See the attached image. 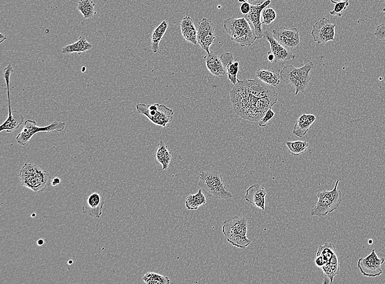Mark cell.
I'll return each instance as SVG.
<instances>
[{"mask_svg":"<svg viewBox=\"0 0 385 284\" xmlns=\"http://www.w3.org/2000/svg\"><path fill=\"white\" fill-rule=\"evenodd\" d=\"M231 103L236 114L246 121L258 122L267 111L278 102V94L260 98L246 89L242 80L230 92Z\"/></svg>","mask_w":385,"mask_h":284,"instance_id":"cell-1","label":"cell"},{"mask_svg":"<svg viewBox=\"0 0 385 284\" xmlns=\"http://www.w3.org/2000/svg\"><path fill=\"white\" fill-rule=\"evenodd\" d=\"M248 221L245 217L236 215L224 221L222 232L231 245L245 248L252 242L248 237Z\"/></svg>","mask_w":385,"mask_h":284,"instance_id":"cell-2","label":"cell"},{"mask_svg":"<svg viewBox=\"0 0 385 284\" xmlns=\"http://www.w3.org/2000/svg\"><path fill=\"white\" fill-rule=\"evenodd\" d=\"M223 24L232 41L242 47L251 46L257 39L253 29L245 18H230L224 21Z\"/></svg>","mask_w":385,"mask_h":284,"instance_id":"cell-3","label":"cell"},{"mask_svg":"<svg viewBox=\"0 0 385 284\" xmlns=\"http://www.w3.org/2000/svg\"><path fill=\"white\" fill-rule=\"evenodd\" d=\"M20 183L36 193L43 192L49 185L51 175L38 166L25 163L19 175Z\"/></svg>","mask_w":385,"mask_h":284,"instance_id":"cell-4","label":"cell"},{"mask_svg":"<svg viewBox=\"0 0 385 284\" xmlns=\"http://www.w3.org/2000/svg\"><path fill=\"white\" fill-rule=\"evenodd\" d=\"M314 68L312 61L304 65L302 68H295L293 65H288L280 71L281 79L285 83L290 84L295 89V95L306 90L311 81L310 71Z\"/></svg>","mask_w":385,"mask_h":284,"instance_id":"cell-5","label":"cell"},{"mask_svg":"<svg viewBox=\"0 0 385 284\" xmlns=\"http://www.w3.org/2000/svg\"><path fill=\"white\" fill-rule=\"evenodd\" d=\"M199 185L210 197L219 199L232 197V194L227 189L221 173L219 172H201Z\"/></svg>","mask_w":385,"mask_h":284,"instance_id":"cell-6","label":"cell"},{"mask_svg":"<svg viewBox=\"0 0 385 284\" xmlns=\"http://www.w3.org/2000/svg\"><path fill=\"white\" fill-rule=\"evenodd\" d=\"M339 183L338 179L332 190L318 193V201L311 211V216H325L337 209L342 201V193L338 189Z\"/></svg>","mask_w":385,"mask_h":284,"instance_id":"cell-7","label":"cell"},{"mask_svg":"<svg viewBox=\"0 0 385 284\" xmlns=\"http://www.w3.org/2000/svg\"><path fill=\"white\" fill-rule=\"evenodd\" d=\"M136 108L138 113L144 115L151 122L158 126L164 127L173 120V110L164 105L139 104L136 106Z\"/></svg>","mask_w":385,"mask_h":284,"instance_id":"cell-8","label":"cell"},{"mask_svg":"<svg viewBox=\"0 0 385 284\" xmlns=\"http://www.w3.org/2000/svg\"><path fill=\"white\" fill-rule=\"evenodd\" d=\"M12 64H10L3 70V77L6 83V89L8 101V116L5 122L0 126V132L5 131L7 133H13L20 127L24 122L23 114L17 111H12L11 103L10 78L13 72Z\"/></svg>","mask_w":385,"mask_h":284,"instance_id":"cell-9","label":"cell"},{"mask_svg":"<svg viewBox=\"0 0 385 284\" xmlns=\"http://www.w3.org/2000/svg\"><path fill=\"white\" fill-rule=\"evenodd\" d=\"M66 127L64 122L56 121L46 126L39 127L37 125V122L33 120H26L24 123L23 129L16 137L18 143L22 146L28 144L33 137L39 132H51L56 131L61 132Z\"/></svg>","mask_w":385,"mask_h":284,"instance_id":"cell-10","label":"cell"},{"mask_svg":"<svg viewBox=\"0 0 385 284\" xmlns=\"http://www.w3.org/2000/svg\"><path fill=\"white\" fill-rule=\"evenodd\" d=\"M216 39L215 25L212 20L204 18L198 23L197 30L198 44L207 54L210 53V48Z\"/></svg>","mask_w":385,"mask_h":284,"instance_id":"cell-11","label":"cell"},{"mask_svg":"<svg viewBox=\"0 0 385 284\" xmlns=\"http://www.w3.org/2000/svg\"><path fill=\"white\" fill-rule=\"evenodd\" d=\"M385 260L384 258H380L375 250L373 249L368 256L365 258H360L358 261V267L363 276L368 277H378L383 273L381 266Z\"/></svg>","mask_w":385,"mask_h":284,"instance_id":"cell-12","label":"cell"},{"mask_svg":"<svg viewBox=\"0 0 385 284\" xmlns=\"http://www.w3.org/2000/svg\"><path fill=\"white\" fill-rule=\"evenodd\" d=\"M327 18H323L313 25L311 33L313 41L318 44L326 43L335 40V27Z\"/></svg>","mask_w":385,"mask_h":284,"instance_id":"cell-13","label":"cell"},{"mask_svg":"<svg viewBox=\"0 0 385 284\" xmlns=\"http://www.w3.org/2000/svg\"><path fill=\"white\" fill-rule=\"evenodd\" d=\"M273 37L286 48L293 49L297 47L301 42L299 32L297 28L288 29L281 26L273 30Z\"/></svg>","mask_w":385,"mask_h":284,"instance_id":"cell-14","label":"cell"},{"mask_svg":"<svg viewBox=\"0 0 385 284\" xmlns=\"http://www.w3.org/2000/svg\"><path fill=\"white\" fill-rule=\"evenodd\" d=\"M270 3L271 0H267L261 5H251L250 12L244 17L253 29L257 39H262L264 37L261 22L262 12L264 9L267 7Z\"/></svg>","mask_w":385,"mask_h":284,"instance_id":"cell-15","label":"cell"},{"mask_svg":"<svg viewBox=\"0 0 385 284\" xmlns=\"http://www.w3.org/2000/svg\"><path fill=\"white\" fill-rule=\"evenodd\" d=\"M263 35L264 37H265L270 44V51L274 55L275 63L295 59V55L289 51L288 48H286L278 41H277L273 37L272 33L268 32V31H266L265 32H264Z\"/></svg>","mask_w":385,"mask_h":284,"instance_id":"cell-16","label":"cell"},{"mask_svg":"<svg viewBox=\"0 0 385 284\" xmlns=\"http://www.w3.org/2000/svg\"><path fill=\"white\" fill-rule=\"evenodd\" d=\"M267 192L262 186L255 184L246 190L245 200L262 211L266 210Z\"/></svg>","mask_w":385,"mask_h":284,"instance_id":"cell-17","label":"cell"},{"mask_svg":"<svg viewBox=\"0 0 385 284\" xmlns=\"http://www.w3.org/2000/svg\"><path fill=\"white\" fill-rule=\"evenodd\" d=\"M105 204L99 193H94L87 198L82 207L83 212L92 217H99Z\"/></svg>","mask_w":385,"mask_h":284,"instance_id":"cell-18","label":"cell"},{"mask_svg":"<svg viewBox=\"0 0 385 284\" xmlns=\"http://www.w3.org/2000/svg\"><path fill=\"white\" fill-rule=\"evenodd\" d=\"M220 59L227 71L228 79L231 83L235 85L239 81L237 77L239 71V62L234 61L233 54L231 52L223 53L220 56Z\"/></svg>","mask_w":385,"mask_h":284,"instance_id":"cell-19","label":"cell"},{"mask_svg":"<svg viewBox=\"0 0 385 284\" xmlns=\"http://www.w3.org/2000/svg\"><path fill=\"white\" fill-rule=\"evenodd\" d=\"M204 59L206 66L210 73L219 77H225L227 74L220 56H219L216 52L210 51L209 54L205 56Z\"/></svg>","mask_w":385,"mask_h":284,"instance_id":"cell-20","label":"cell"},{"mask_svg":"<svg viewBox=\"0 0 385 284\" xmlns=\"http://www.w3.org/2000/svg\"><path fill=\"white\" fill-rule=\"evenodd\" d=\"M181 32L183 38L192 44H198L197 29L191 17L186 16L181 22Z\"/></svg>","mask_w":385,"mask_h":284,"instance_id":"cell-21","label":"cell"},{"mask_svg":"<svg viewBox=\"0 0 385 284\" xmlns=\"http://www.w3.org/2000/svg\"><path fill=\"white\" fill-rule=\"evenodd\" d=\"M316 117L313 114H303L295 123L292 134L300 138L304 137L309 130L312 124L316 121Z\"/></svg>","mask_w":385,"mask_h":284,"instance_id":"cell-22","label":"cell"},{"mask_svg":"<svg viewBox=\"0 0 385 284\" xmlns=\"http://www.w3.org/2000/svg\"><path fill=\"white\" fill-rule=\"evenodd\" d=\"M93 47L92 43L88 42L83 36H80L77 42L62 48L61 53L65 55L77 53L78 55H80L82 53L92 50Z\"/></svg>","mask_w":385,"mask_h":284,"instance_id":"cell-23","label":"cell"},{"mask_svg":"<svg viewBox=\"0 0 385 284\" xmlns=\"http://www.w3.org/2000/svg\"><path fill=\"white\" fill-rule=\"evenodd\" d=\"M156 161L163 166V170H167L172 161V154L168 149V146L163 141H160L156 151Z\"/></svg>","mask_w":385,"mask_h":284,"instance_id":"cell-24","label":"cell"},{"mask_svg":"<svg viewBox=\"0 0 385 284\" xmlns=\"http://www.w3.org/2000/svg\"><path fill=\"white\" fill-rule=\"evenodd\" d=\"M256 77L268 85L275 87L280 83V73L274 71L259 69L256 73Z\"/></svg>","mask_w":385,"mask_h":284,"instance_id":"cell-25","label":"cell"},{"mask_svg":"<svg viewBox=\"0 0 385 284\" xmlns=\"http://www.w3.org/2000/svg\"><path fill=\"white\" fill-rule=\"evenodd\" d=\"M169 23L166 20L162 23L153 32L151 36V50L154 53H156L159 50V43L168 28Z\"/></svg>","mask_w":385,"mask_h":284,"instance_id":"cell-26","label":"cell"},{"mask_svg":"<svg viewBox=\"0 0 385 284\" xmlns=\"http://www.w3.org/2000/svg\"><path fill=\"white\" fill-rule=\"evenodd\" d=\"M207 202V198L203 193L202 189H200L196 194L189 195L187 197L185 205L189 210H196Z\"/></svg>","mask_w":385,"mask_h":284,"instance_id":"cell-27","label":"cell"},{"mask_svg":"<svg viewBox=\"0 0 385 284\" xmlns=\"http://www.w3.org/2000/svg\"><path fill=\"white\" fill-rule=\"evenodd\" d=\"M77 10L82 13L84 19H92L97 14L96 4L93 0H80Z\"/></svg>","mask_w":385,"mask_h":284,"instance_id":"cell-28","label":"cell"},{"mask_svg":"<svg viewBox=\"0 0 385 284\" xmlns=\"http://www.w3.org/2000/svg\"><path fill=\"white\" fill-rule=\"evenodd\" d=\"M286 145L291 154L294 156L298 157L307 152L309 143L307 142L301 141H288L286 142Z\"/></svg>","mask_w":385,"mask_h":284,"instance_id":"cell-29","label":"cell"},{"mask_svg":"<svg viewBox=\"0 0 385 284\" xmlns=\"http://www.w3.org/2000/svg\"><path fill=\"white\" fill-rule=\"evenodd\" d=\"M142 280L147 284H169V277L154 273L148 272L142 277Z\"/></svg>","mask_w":385,"mask_h":284,"instance_id":"cell-30","label":"cell"},{"mask_svg":"<svg viewBox=\"0 0 385 284\" xmlns=\"http://www.w3.org/2000/svg\"><path fill=\"white\" fill-rule=\"evenodd\" d=\"M335 251L336 248L332 243H326L325 245L319 247L316 256H322L328 263L333 255L336 254Z\"/></svg>","mask_w":385,"mask_h":284,"instance_id":"cell-31","label":"cell"},{"mask_svg":"<svg viewBox=\"0 0 385 284\" xmlns=\"http://www.w3.org/2000/svg\"><path fill=\"white\" fill-rule=\"evenodd\" d=\"M276 13L274 9L266 7L262 11L261 22L262 25H270L276 19Z\"/></svg>","mask_w":385,"mask_h":284,"instance_id":"cell-32","label":"cell"},{"mask_svg":"<svg viewBox=\"0 0 385 284\" xmlns=\"http://www.w3.org/2000/svg\"><path fill=\"white\" fill-rule=\"evenodd\" d=\"M350 3L348 1L344 2H339L335 4L333 10L330 12V15L341 17L343 15L344 12L346 10Z\"/></svg>","mask_w":385,"mask_h":284,"instance_id":"cell-33","label":"cell"},{"mask_svg":"<svg viewBox=\"0 0 385 284\" xmlns=\"http://www.w3.org/2000/svg\"><path fill=\"white\" fill-rule=\"evenodd\" d=\"M275 114L272 108L269 109L263 118L258 122L259 126L262 127L267 126L269 122L275 116Z\"/></svg>","mask_w":385,"mask_h":284,"instance_id":"cell-34","label":"cell"},{"mask_svg":"<svg viewBox=\"0 0 385 284\" xmlns=\"http://www.w3.org/2000/svg\"><path fill=\"white\" fill-rule=\"evenodd\" d=\"M374 35L379 39H385V24H382L377 26Z\"/></svg>","mask_w":385,"mask_h":284,"instance_id":"cell-35","label":"cell"},{"mask_svg":"<svg viewBox=\"0 0 385 284\" xmlns=\"http://www.w3.org/2000/svg\"><path fill=\"white\" fill-rule=\"evenodd\" d=\"M250 7H251V4L247 2H244L242 3L240 6V11L245 16L246 15L248 14L250 10Z\"/></svg>","mask_w":385,"mask_h":284,"instance_id":"cell-36","label":"cell"},{"mask_svg":"<svg viewBox=\"0 0 385 284\" xmlns=\"http://www.w3.org/2000/svg\"><path fill=\"white\" fill-rule=\"evenodd\" d=\"M315 263L317 267L322 268L327 262L322 256H316Z\"/></svg>","mask_w":385,"mask_h":284,"instance_id":"cell-37","label":"cell"},{"mask_svg":"<svg viewBox=\"0 0 385 284\" xmlns=\"http://www.w3.org/2000/svg\"><path fill=\"white\" fill-rule=\"evenodd\" d=\"M267 0H238L239 2H247L251 5H261V4L265 3Z\"/></svg>","mask_w":385,"mask_h":284,"instance_id":"cell-38","label":"cell"},{"mask_svg":"<svg viewBox=\"0 0 385 284\" xmlns=\"http://www.w3.org/2000/svg\"><path fill=\"white\" fill-rule=\"evenodd\" d=\"M267 57H268V60L270 62H271V63H273V62H274V59H275L274 55V54H272L271 51L268 52Z\"/></svg>","mask_w":385,"mask_h":284,"instance_id":"cell-39","label":"cell"},{"mask_svg":"<svg viewBox=\"0 0 385 284\" xmlns=\"http://www.w3.org/2000/svg\"><path fill=\"white\" fill-rule=\"evenodd\" d=\"M60 182L61 181L59 178H55L53 179L52 182V185L53 186H56L57 185H59L60 183Z\"/></svg>","mask_w":385,"mask_h":284,"instance_id":"cell-40","label":"cell"},{"mask_svg":"<svg viewBox=\"0 0 385 284\" xmlns=\"http://www.w3.org/2000/svg\"><path fill=\"white\" fill-rule=\"evenodd\" d=\"M331 2L334 4H336L339 2H344L348 1V0H330Z\"/></svg>","mask_w":385,"mask_h":284,"instance_id":"cell-41","label":"cell"},{"mask_svg":"<svg viewBox=\"0 0 385 284\" xmlns=\"http://www.w3.org/2000/svg\"><path fill=\"white\" fill-rule=\"evenodd\" d=\"M6 39L7 38L4 36V35L2 34H0V43H3L4 41H6Z\"/></svg>","mask_w":385,"mask_h":284,"instance_id":"cell-42","label":"cell"},{"mask_svg":"<svg viewBox=\"0 0 385 284\" xmlns=\"http://www.w3.org/2000/svg\"><path fill=\"white\" fill-rule=\"evenodd\" d=\"M44 242L43 239H39L38 241V245L39 246H42L44 245Z\"/></svg>","mask_w":385,"mask_h":284,"instance_id":"cell-43","label":"cell"},{"mask_svg":"<svg viewBox=\"0 0 385 284\" xmlns=\"http://www.w3.org/2000/svg\"><path fill=\"white\" fill-rule=\"evenodd\" d=\"M73 260H70V261H69V263H68V264H69V265H71V264H73Z\"/></svg>","mask_w":385,"mask_h":284,"instance_id":"cell-44","label":"cell"},{"mask_svg":"<svg viewBox=\"0 0 385 284\" xmlns=\"http://www.w3.org/2000/svg\"><path fill=\"white\" fill-rule=\"evenodd\" d=\"M383 14L385 17V7L383 9Z\"/></svg>","mask_w":385,"mask_h":284,"instance_id":"cell-45","label":"cell"},{"mask_svg":"<svg viewBox=\"0 0 385 284\" xmlns=\"http://www.w3.org/2000/svg\"><path fill=\"white\" fill-rule=\"evenodd\" d=\"M36 216V214H33V216Z\"/></svg>","mask_w":385,"mask_h":284,"instance_id":"cell-46","label":"cell"},{"mask_svg":"<svg viewBox=\"0 0 385 284\" xmlns=\"http://www.w3.org/2000/svg\"></svg>","mask_w":385,"mask_h":284,"instance_id":"cell-47","label":"cell"}]
</instances>
